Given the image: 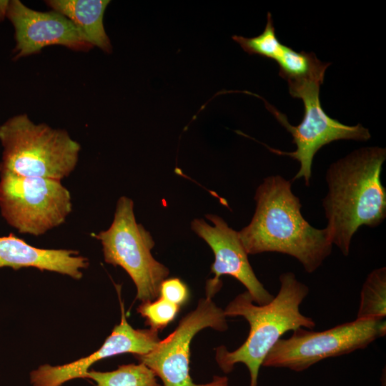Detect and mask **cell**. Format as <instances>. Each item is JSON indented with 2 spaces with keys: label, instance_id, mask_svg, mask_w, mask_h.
Segmentation results:
<instances>
[{
  "label": "cell",
  "instance_id": "12",
  "mask_svg": "<svg viewBox=\"0 0 386 386\" xmlns=\"http://www.w3.org/2000/svg\"><path fill=\"white\" fill-rule=\"evenodd\" d=\"M120 305L121 322L114 327L99 350L89 356L64 365H41L30 373L31 385L61 386L71 380L86 378L89 367L104 358L124 353L141 355L151 352L161 340L158 331L152 328L134 329L127 320L124 304L121 300Z\"/></svg>",
  "mask_w": 386,
  "mask_h": 386
},
{
  "label": "cell",
  "instance_id": "11",
  "mask_svg": "<svg viewBox=\"0 0 386 386\" xmlns=\"http://www.w3.org/2000/svg\"><path fill=\"white\" fill-rule=\"evenodd\" d=\"M6 17L14 29L15 59L38 54L50 45L78 51L93 47L71 20L56 11H35L19 0H12L9 1Z\"/></svg>",
  "mask_w": 386,
  "mask_h": 386
},
{
  "label": "cell",
  "instance_id": "8",
  "mask_svg": "<svg viewBox=\"0 0 386 386\" xmlns=\"http://www.w3.org/2000/svg\"><path fill=\"white\" fill-rule=\"evenodd\" d=\"M385 335V319H356L320 332L298 328L277 342L262 366L302 372L326 358L365 349Z\"/></svg>",
  "mask_w": 386,
  "mask_h": 386
},
{
  "label": "cell",
  "instance_id": "9",
  "mask_svg": "<svg viewBox=\"0 0 386 386\" xmlns=\"http://www.w3.org/2000/svg\"><path fill=\"white\" fill-rule=\"evenodd\" d=\"M226 317L224 310L211 298L201 299L196 309L185 315L151 352L135 357L161 378L164 386H228L226 377L215 376L212 382L198 385L189 375L190 343L194 336L206 327L226 331Z\"/></svg>",
  "mask_w": 386,
  "mask_h": 386
},
{
  "label": "cell",
  "instance_id": "1",
  "mask_svg": "<svg viewBox=\"0 0 386 386\" xmlns=\"http://www.w3.org/2000/svg\"><path fill=\"white\" fill-rule=\"evenodd\" d=\"M292 183L281 175L265 177L255 192L254 215L238 234L248 254H287L312 273L330 255L333 244L325 227L315 228L303 217Z\"/></svg>",
  "mask_w": 386,
  "mask_h": 386
},
{
  "label": "cell",
  "instance_id": "16",
  "mask_svg": "<svg viewBox=\"0 0 386 386\" xmlns=\"http://www.w3.org/2000/svg\"><path fill=\"white\" fill-rule=\"evenodd\" d=\"M386 317V267L373 269L363 283L357 311L358 320H382Z\"/></svg>",
  "mask_w": 386,
  "mask_h": 386
},
{
  "label": "cell",
  "instance_id": "5",
  "mask_svg": "<svg viewBox=\"0 0 386 386\" xmlns=\"http://www.w3.org/2000/svg\"><path fill=\"white\" fill-rule=\"evenodd\" d=\"M102 245L104 260L120 266L137 287V299L142 302L159 297L160 284L169 269L152 255L154 242L142 224L137 222L133 201L125 196L117 203L110 227L95 234Z\"/></svg>",
  "mask_w": 386,
  "mask_h": 386
},
{
  "label": "cell",
  "instance_id": "3",
  "mask_svg": "<svg viewBox=\"0 0 386 386\" xmlns=\"http://www.w3.org/2000/svg\"><path fill=\"white\" fill-rule=\"evenodd\" d=\"M280 287L273 300L265 305H255L247 291L237 295L224 311L226 317H244L249 325L247 340L231 352L224 346L216 349V361L225 373L237 363L244 364L249 372L250 385L257 386L259 367L277 342L287 332L298 328L312 330L315 321L301 313L300 306L309 293V287L292 272L279 277Z\"/></svg>",
  "mask_w": 386,
  "mask_h": 386
},
{
  "label": "cell",
  "instance_id": "15",
  "mask_svg": "<svg viewBox=\"0 0 386 386\" xmlns=\"http://www.w3.org/2000/svg\"><path fill=\"white\" fill-rule=\"evenodd\" d=\"M279 65V75L288 83L312 81L323 83L330 62L321 61L312 52H297L286 45L275 59Z\"/></svg>",
  "mask_w": 386,
  "mask_h": 386
},
{
  "label": "cell",
  "instance_id": "21",
  "mask_svg": "<svg viewBox=\"0 0 386 386\" xmlns=\"http://www.w3.org/2000/svg\"><path fill=\"white\" fill-rule=\"evenodd\" d=\"M9 1H0V21L6 17Z\"/></svg>",
  "mask_w": 386,
  "mask_h": 386
},
{
  "label": "cell",
  "instance_id": "14",
  "mask_svg": "<svg viewBox=\"0 0 386 386\" xmlns=\"http://www.w3.org/2000/svg\"><path fill=\"white\" fill-rule=\"evenodd\" d=\"M109 0H49L47 5L71 20L92 46L111 53L112 46L105 31L103 17Z\"/></svg>",
  "mask_w": 386,
  "mask_h": 386
},
{
  "label": "cell",
  "instance_id": "4",
  "mask_svg": "<svg viewBox=\"0 0 386 386\" xmlns=\"http://www.w3.org/2000/svg\"><path fill=\"white\" fill-rule=\"evenodd\" d=\"M0 173L60 181L75 169L81 150L66 130L35 124L26 114L0 125Z\"/></svg>",
  "mask_w": 386,
  "mask_h": 386
},
{
  "label": "cell",
  "instance_id": "17",
  "mask_svg": "<svg viewBox=\"0 0 386 386\" xmlns=\"http://www.w3.org/2000/svg\"><path fill=\"white\" fill-rule=\"evenodd\" d=\"M86 378L96 386H161L154 372L143 363L120 365L110 372L89 370Z\"/></svg>",
  "mask_w": 386,
  "mask_h": 386
},
{
  "label": "cell",
  "instance_id": "13",
  "mask_svg": "<svg viewBox=\"0 0 386 386\" xmlns=\"http://www.w3.org/2000/svg\"><path fill=\"white\" fill-rule=\"evenodd\" d=\"M89 260L79 252L64 249H41L31 246L14 234L0 237V268L34 267L79 279Z\"/></svg>",
  "mask_w": 386,
  "mask_h": 386
},
{
  "label": "cell",
  "instance_id": "20",
  "mask_svg": "<svg viewBox=\"0 0 386 386\" xmlns=\"http://www.w3.org/2000/svg\"><path fill=\"white\" fill-rule=\"evenodd\" d=\"M159 297L181 307L189 298V290L180 279L171 277L164 279L161 283Z\"/></svg>",
  "mask_w": 386,
  "mask_h": 386
},
{
  "label": "cell",
  "instance_id": "19",
  "mask_svg": "<svg viewBox=\"0 0 386 386\" xmlns=\"http://www.w3.org/2000/svg\"><path fill=\"white\" fill-rule=\"evenodd\" d=\"M179 306L159 297L152 301L142 302L137 312L146 320L150 328L163 330L176 317Z\"/></svg>",
  "mask_w": 386,
  "mask_h": 386
},
{
  "label": "cell",
  "instance_id": "7",
  "mask_svg": "<svg viewBox=\"0 0 386 386\" xmlns=\"http://www.w3.org/2000/svg\"><path fill=\"white\" fill-rule=\"evenodd\" d=\"M0 211L19 232L40 236L65 222L71 197L60 180L1 172Z\"/></svg>",
  "mask_w": 386,
  "mask_h": 386
},
{
  "label": "cell",
  "instance_id": "6",
  "mask_svg": "<svg viewBox=\"0 0 386 386\" xmlns=\"http://www.w3.org/2000/svg\"><path fill=\"white\" fill-rule=\"evenodd\" d=\"M320 83L312 81L288 83L290 95L302 99L304 104V117L297 126L290 124L284 114L263 100L267 109L290 133L296 149L283 152L262 144L274 154L289 156L298 161L300 169L291 181L303 178L307 187L310 185L313 159L323 146L342 139L366 142L371 137L369 130L361 124L346 125L325 113L320 99Z\"/></svg>",
  "mask_w": 386,
  "mask_h": 386
},
{
  "label": "cell",
  "instance_id": "10",
  "mask_svg": "<svg viewBox=\"0 0 386 386\" xmlns=\"http://www.w3.org/2000/svg\"><path fill=\"white\" fill-rule=\"evenodd\" d=\"M205 217L213 226L202 219H194L191 227L209 244L214 254V262L211 266V272L214 277L207 281L206 297L212 299L219 291L222 286L220 277L227 274L239 281L257 305L270 302L274 296L256 277L238 232L229 227L218 215L207 214Z\"/></svg>",
  "mask_w": 386,
  "mask_h": 386
},
{
  "label": "cell",
  "instance_id": "2",
  "mask_svg": "<svg viewBox=\"0 0 386 386\" xmlns=\"http://www.w3.org/2000/svg\"><path fill=\"white\" fill-rule=\"evenodd\" d=\"M385 159V148L366 147L332 163L326 171L325 228L345 257L360 227H377L386 218V189L380 179Z\"/></svg>",
  "mask_w": 386,
  "mask_h": 386
},
{
  "label": "cell",
  "instance_id": "18",
  "mask_svg": "<svg viewBox=\"0 0 386 386\" xmlns=\"http://www.w3.org/2000/svg\"><path fill=\"white\" fill-rule=\"evenodd\" d=\"M232 38L248 54H256L274 61L280 54L283 46L276 35L270 12L267 13V24L262 34L252 38L238 35H234Z\"/></svg>",
  "mask_w": 386,
  "mask_h": 386
}]
</instances>
